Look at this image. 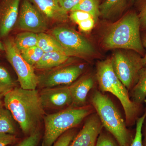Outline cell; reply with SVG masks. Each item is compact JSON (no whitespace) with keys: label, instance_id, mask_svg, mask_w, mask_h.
<instances>
[{"label":"cell","instance_id":"1","mask_svg":"<svg viewBox=\"0 0 146 146\" xmlns=\"http://www.w3.org/2000/svg\"><path fill=\"white\" fill-rule=\"evenodd\" d=\"M4 97L5 107L10 111L24 133L29 135L38 129L45 112L37 90L16 87Z\"/></svg>","mask_w":146,"mask_h":146},{"label":"cell","instance_id":"2","mask_svg":"<svg viewBox=\"0 0 146 146\" xmlns=\"http://www.w3.org/2000/svg\"><path fill=\"white\" fill-rule=\"evenodd\" d=\"M140 29L141 24L137 13L131 11L105 28L102 34V45L107 49L131 50L141 56L144 55L145 50Z\"/></svg>","mask_w":146,"mask_h":146},{"label":"cell","instance_id":"3","mask_svg":"<svg viewBox=\"0 0 146 146\" xmlns=\"http://www.w3.org/2000/svg\"><path fill=\"white\" fill-rule=\"evenodd\" d=\"M96 76L100 89L111 93L119 100L124 110L127 125H133L139 117L142 105L137 104L131 99L128 90L113 70L111 58L98 63Z\"/></svg>","mask_w":146,"mask_h":146},{"label":"cell","instance_id":"4","mask_svg":"<svg viewBox=\"0 0 146 146\" xmlns=\"http://www.w3.org/2000/svg\"><path fill=\"white\" fill-rule=\"evenodd\" d=\"M92 106L103 126L114 136L119 146H130L134 136L111 99L100 91H96L91 98Z\"/></svg>","mask_w":146,"mask_h":146},{"label":"cell","instance_id":"5","mask_svg":"<svg viewBox=\"0 0 146 146\" xmlns=\"http://www.w3.org/2000/svg\"><path fill=\"white\" fill-rule=\"evenodd\" d=\"M93 106H84L66 108L44 117L45 131L43 146H52L62 134L78 125L92 114Z\"/></svg>","mask_w":146,"mask_h":146},{"label":"cell","instance_id":"6","mask_svg":"<svg viewBox=\"0 0 146 146\" xmlns=\"http://www.w3.org/2000/svg\"><path fill=\"white\" fill-rule=\"evenodd\" d=\"M111 60L116 75L130 91L137 83L139 73L144 67L141 56L131 50H118L114 53Z\"/></svg>","mask_w":146,"mask_h":146},{"label":"cell","instance_id":"7","mask_svg":"<svg viewBox=\"0 0 146 146\" xmlns=\"http://www.w3.org/2000/svg\"><path fill=\"white\" fill-rule=\"evenodd\" d=\"M7 59L16 72L22 89L35 90L38 84V77L33 66L30 65L21 55L14 39L8 38L3 43Z\"/></svg>","mask_w":146,"mask_h":146},{"label":"cell","instance_id":"8","mask_svg":"<svg viewBox=\"0 0 146 146\" xmlns=\"http://www.w3.org/2000/svg\"><path fill=\"white\" fill-rule=\"evenodd\" d=\"M51 33L60 43L69 57L88 58L95 54V49L91 43L72 29L56 27L53 29Z\"/></svg>","mask_w":146,"mask_h":146},{"label":"cell","instance_id":"9","mask_svg":"<svg viewBox=\"0 0 146 146\" xmlns=\"http://www.w3.org/2000/svg\"><path fill=\"white\" fill-rule=\"evenodd\" d=\"M64 65L45 70L38 76V86L44 89L71 84L82 72V68L79 65Z\"/></svg>","mask_w":146,"mask_h":146},{"label":"cell","instance_id":"10","mask_svg":"<svg viewBox=\"0 0 146 146\" xmlns=\"http://www.w3.org/2000/svg\"><path fill=\"white\" fill-rule=\"evenodd\" d=\"M48 22L30 0L21 2L17 22L18 29L39 34L48 29Z\"/></svg>","mask_w":146,"mask_h":146},{"label":"cell","instance_id":"11","mask_svg":"<svg viewBox=\"0 0 146 146\" xmlns=\"http://www.w3.org/2000/svg\"><path fill=\"white\" fill-rule=\"evenodd\" d=\"M39 94L44 109H61L72 104L69 86L44 88Z\"/></svg>","mask_w":146,"mask_h":146},{"label":"cell","instance_id":"12","mask_svg":"<svg viewBox=\"0 0 146 146\" xmlns=\"http://www.w3.org/2000/svg\"><path fill=\"white\" fill-rule=\"evenodd\" d=\"M103 126L97 113H92L88 116L83 127L69 146L95 145Z\"/></svg>","mask_w":146,"mask_h":146},{"label":"cell","instance_id":"13","mask_svg":"<svg viewBox=\"0 0 146 146\" xmlns=\"http://www.w3.org/2000/svg\"><path fill=\"white\" fill-rule=\"evenodd\" d=\"M21 0H2L0 4V37L7 36L17 23Z\"/></svg>","mask_w":146,"mask_h":146},{"label":"cell","instance_id":"14","mask_svg":"<svg viewBox=\"0 0 146 146\" xmlns=\"http://www.w3.org/2000/svg\"><path fill=\"white\" fill-rule=\"evenodd\" d=\"M48 21L63 23L68 20V12L60 6L58 0H30Z\"/></svg>","mask_w":146,"mask_h":146},{"label":"cell","instance_id":"15","mask_svg":"<svg viewBox=\"0 0 146 146\" xmlns=\"http://www.w3.org/2000/svg\"><path fill=\"white\" fill-rule=\"evenodd\" d=\"M94 85V80L91 76H85L69 85L72 100V105L74 107L84 106L88 94Z\"/></svg>","mask_w":146,"mask_h":146},{"label":"cell","instance_id":"16","mask_svg":"<svg viewBox=\"0 0 146 146\" xmlns=\"http://www.w3.org/2000/svg\"><path fill=\"white\" fill-rule=\"evenodd\" d=\"M69 57L63 53L53 52H44L43 56L34 66V68L42 70H46L65 64Z\"/></svg>","mask_w":146,"mask_h":146},{"label":"cell","instance_id":"17","mask_svg":"<svg viewBox=\"0 0 146 146\" xmlns=\"http://www.w3.org/2000/svg\"><path fill=\"white\" fill-rule=\"evenodd\" d=\"M129 0H105L100 5V16L106 19L117 17L125 10Z\"/></svg>","mask_w":146,"mask_h":146},{"label":"cell","instance_id":"18","mask_svg":"<svg viewBox=\"0 0 146 146\" xmlns=\"http://www.w3.org/2000/svg\"><path fill=\"white\" fill-rule=\"evenodd\" d=\"M37 46L44 52H58L68 55L66 51L57 39L51 35L47 34L45 32L38 34Z\"/></svg>","mask_w":146,"mask_h":146},{"label":"cell","instance_id":"19","mask_svg":"<svg viewBox=\"0 0 146 146\" xmlns=\"http://www.w3.org/2000/svg\"><path fill=\"white\" fill-rule=\"evenodd\" d=\"M131 99L138 104L142 105L146 98V67L141 69L138 81L130 90Z\"/></svg>","mask_w":146,"mask_h":146},{"label":"cell","instance_id":"20","mask_svg":"<svg viewBox=\"0 0 146 146\" xmlns=\"http://www.w3.org/2000/svg\"><path fill=\"white\" fill-rule=\"evenodd\" d=\"M14 42L18 49L22 52L37 46L38 34L29 31L21 32L16 35Z\"/></svg>","mask_w":146,"mask_h":146},{"label":"cell","instance_id":"21","mask_svg":"<svg viewBox=\"0 0 146 146\" xmlns=\"http://www.w3.org/2000/svg\"><path fill=\"white\" fill-rule=\"evenodd\" d=\"M14 120L9 110L0 106V133L14 135L16 132Z\"/></svg>","mask_w":146,"mask_h":146},{"label":"cell","instance_id":"22","mask_svg":"<svg viewBox=\"0 0 146 146\" xmlns=\"http://www.w3.org/2000/svg\"><path fill=\"white\" fill-rule=\"evenodd\" d=\"M99 0H82L72 9L73 11H81L89 13L95 21L100 16Z\"/></svg>","mask_w":146,"mask_h":146},{"label":"cell","instance_id":"23","mask_svg":"<svg viewBox=\"0 0 146 146\" xmlns=\"http://www.w3.org/2000/svg\"><path fill=\"white\" fill-rule=\"evenodd\" d=\"M16 86L10 74L6 68L0 65V96H4Z\"/></svg>","mask_w":146,"mask_h":146},{"label":"cell","instance_id":"24","mask_svg":"<svg viewBox=\"0 0 146 146\" xmlns=\"http://www.w3.org/2000/svg\"><path fill=\"white\" fill-rule=\"evenodd\" d=\"M20 52L25 60L33 67L40 60L44 53L37 46Z\"/></svg>","mask_w":146,"mask_h":146},{"label":"cell","instance_id":"25","mask_svg":"<svg viewBox=\"0 0 146 146\" xmlns=\"http://www.w3.org/2000/svg\"><path fill=\"white\" fill-rule=\"evenodd\" d=\"M95 146H119L117 141L107 130H102L98 136Z\"/></svg>","mask_w":146,"mask_h":146},{"label":"cell","instance_id":"26","mask_svg":"<svg viewBox=\"0 0 146 146\" xmlns=\"http://www.w3.org/2000/svg\"><path fill=\"white\" fill-rule=\"evenodd\" d=\"M146 117V111L136 120V131L130 146H143L142 127Z\"/></svg>","mask_w":146,"mask_h":146},{"label":"cell","instance_id":"27","mask_svg":"<svg viewBox=\"0 0 146 146\" xmlns=\"http://www.w3.org/2000/svg\"><path fill=\"white\" fill-rule=\"evenodd\" d=\"M76 136L75 131L70 129L62 134L52 146H69Z\"/></svg>","mask_w":146,"mask_h":146},{"label":"cell","instance_id":"28","mask_svg":"<svg viewBox=\"0 0 146 146\" xmlns=\"http://www.w3.org/2000/svg\"><path fill=\"white\" fill-rule=\"evenodd\" d=\"M136 1L138 12L137 14L141 24V29L146 30V0Z\"/></svg>","mask_w":146,"mask_h":146},{"label":"cell","instance_id":"29","mask_svg":"<svg viewBox=\"0 0 146 146\" xmlns=\"http://www.w3.org/2000/svg\"><path fill=\"white\" fill-rule=\"evenodd\" d=\"M40 136L39 129H36L29 135L17 146H37L40 141Z\"/></svg>","mask_w":146,"mask_h":146},{"label":"cell","instance_id":"30","mask_svg":"<svg viewBox=\"0 0 146 146\" xmlns=\"http://www.w3.org/2000/svg\"><path fill=\"white\" fill-rule=\"evenodd\" d=\"M70 12V18L73 22L78 24L86 19L93 17L89 13L81 11H73Z\"/></svg>","mask_w":146,"mask_h":146},{"label":"cell","instance_id":"31","mask_svg":"<svg viewBox=\"0 0 146 146\" xmlns=\"http://www.w3.org/2000/svg\"><path fill=\"white\" fill-rule=\"evenodd\" d=\"M96 21L93 17L86 19L78 24L79 28L82 31L85 32L91 31L94 28Z\"/></svg>","mask_w":146,"mask_h":146},{"label":"cell","instance_id":"32","mask_svg":"<svg viewBox=\"0 0 146 146\" xmlns=\"http://www.w3.org/2000/svg\"><path fill=\"white\" fill-rule=\"evenodd\" d=\"M60 6L66 12L71 11L72 9L82 0H58Z\"/></svg>","mask_w":146,"mask_h":146},{"label":"cell","instance_id":"33","mask_svg":"<svg viewBox=\"0 0 146 146\" xmlns=\"http://www.w3.org/2000/svg\"><path fill=\"white\" fill-rule=\"evenodd\" d=\"M16 136L8 133H0V146H7L16 141Z\"/></svg>","mask_w":146,"mask_h":146},{"label":"cell","instance_id":"34","mask_svg":"<svg viewBox=\"0 0 146 146\" xmlns=\"http://www.w3.org/2000/svg\"><path fill=\"white\" fill-rule=\"evenodd\" d=\"M141 39H142V44L144 48L145 49V52L143 57L142 58V60H143V67H146V33L142 36Z\"/></svg>","mask_w":146,"mask_h":146},{"label":"cell","instance_id":"35","mask_svg":"<svg viewBox=\"0 0 146 146\" xmlns=\"http://www.w3.org/2000/svg\"><path fill=\"white\" fill-rule=\"evenodd\" d=\"M143 146H146V117L142 127Z\"/></svg>","mask_w":146,"mask_h":146},{"label":"cell","instance_id":"36","mask_svg":"<svg viewBox=\"0 0 146 146\" xmlns=\"http://www.w3.org/2000/svg\"><path fill=\"white\" fill-rule=\"evenodd\" d=\"M5 50L4 46L3 43L0 41V51Z\"/></svg>","mask_w":146,"mask_h":146},{"label":"cell","instance_id":"37","mask_svg":"<svg viewBox=\"0 0 146 146\" xmlns=\"http://www.w3.org/2000/svg\"><path fill=\"white\" fill-rule=\"evenodd\" d=\"M3 97L2 96H0V106H2V102H1V98H2Z\"/></svg>","mask_w":146,"mask_h":146},{"label":"cell","instance_id":"38","mask_svg":"<svg viewBox=\"0 0 146 146\" xmlns=\"http://www.w3.org/2000/svg\"><path fill=\"white\" fill-rule=\"evenodd\" d=\"M136 1H137V0H129V1L131 3H133L135 2Z\"/></svg>","mask_w":146,"mask_h":146},{"label":"cell","instance_id":"39","mask_svg":"<svg viewBox=\"0 0 146 146\" xmlns=\"http://www.w3.org/2000/svg\"><path fill=\"white\" fill-rule=\"evenodd\" d=\"M95 146V145H94V146Z\"/></svg>","mask_w":146,"mask_h":146},{"label":"cell","instance_id":"40","mask_svg":"<svg viewBox=\"0 0 146 146\" xmlns=\"http://www.w3.org/2000/svg\"><path fill=\"white\" fill-rule=\"evenodd\" d=\"M0 54H1V53H0Z\"/></svg>","mask_w":146,"mask_h":146},{"label":"cell","instance_id":"41","mask_svg":"<svg viewBox=\"0 0 146 146\" xmlns=\"http://www.w3.org/2000/svg\"></svg>","mask_w":146,"mask_h":146}]
</instances>
